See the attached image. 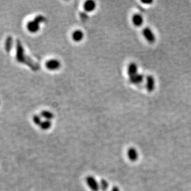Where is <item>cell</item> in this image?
<instances>
[{"mask_svg":"<svg viewBox=\"0 0 191 191\" xmlns=\"http://www.w3.org/2000/svg\"><path fill=\"white\" fill-rule=\"evenodd\" d=\"M146 89L149 92H152L155 88V78L152 76H148L146 79Z\"/></svg>","mask_w":191,"mask_h":191,"instance_id":"obj_6","label":"cell"},{"mask_svg":"<svg viewBox=\"0 0 191 191\" xmlns=\"http://www.w3.org/2000/svg\"><path fill=\"white\" fill-rule=\"evenodd\" d=\"M80 17L82 20L86 21L87 19L88 16H87V14H86V12L85 13H80Z\"/></svg>","mask_w":191,"mask_h":191,"instance_id":"obj_19","label":"cell"},{"mask_svg":"<svg viewBox=\"0 0 191 191\" xmlns=\"http://www.w3.org/2000/svg\"><path fill=\"white\" fill-rule=\"evenodd\" d=\"M138 66L137 64L135 63V62H131L129 64L127 68V73L129 77L134 76L135 74H137L138 72Z\"/></svg>","mask_w":191,"mask_h":191,"instance_id":"obj_12","label":"cell"},{"mask_svg":"<svg viewBox=\"0 0 191 191\" xmlns=\"http://www.w3.org/2000/svg\"><path fill=\"white\" fill-rule=\"evenodd\" d=\"M27 29L31 33H36L39 31L40 24L37 23L34 20L29 21L27 24Z\"/></svg>","mask_w":191,"mask_h":191,"instance_id":"obj_9","label":"cell"},{"mask_svg":"<svg viewBox=\"0 0 191 191\" xmlns=\"http://www.w3.org/2000/svg\"><path fill=\"white\" fill-rule=\"evenodd\" d=\"M143 3H144V4H151V3H152V1H142Z\"/></svg>","mask_w":191,"mask_h":191,"instance_id":"obj_21","label":"cell"},{"mask_svg":"<svg viewBox=\"0 0 191 191\" xmlns=\"http://www.w3.org/2000/svg\"><path fill=\"white\" fill-rule=\"evenodd\" d=\"M33 121H34V123L36 125H38V126H40V125L42 123V120H41V117H40L39 115H35L33 117Z\"/></svg>","mask_w":191,"mask_h":191,"instance_id":"obj_18","label":"cell"},{"mask_svg":"<svg viewBox=\"0 0 191 191\" xmlns=\"http://www.w3.org/2000/svg\"><path fill=\"white\" fill-rule=\"evenodd\" d=\"M142 33L146 41L150 43H153L155 42V35L151 29L149 27H145L143 29Z\"/></svg>","mask_w":191,"mask_h":191,"instance_id":"obj_3","label":"cell"},{"mask_svg":"<svg viewBox=\"0 0 191 191\" xmlns=\"http://www.w3.org/2000/svg\"><path fill=\"white\" fill-rule=\"evenodd\" d=\"M127 157L130 161L132 162L137 161L138 159V153L137 150L134 148L130 147L127 150Z\"/></svg>","mask_w":191,"mask_h":191,"instance_id":"obj_5","label":"cell"},{"mask_svg":"<svg viewBox=\"0 0 191 191\" xmlns=\"http://www.w3.org/2000/svg\"><path fill=\"white\" fill-rule=\"evenodd\" d=\"M45 67L50 71H56L61 67V63L58 60L52 59L46 62Z\"/></svg>","mask_w":191,"mask_h":191,"instance_id":"obj_4","label":"cell"},{"mask_svg":"<svg viewBox=\"0 0 191 191\" xmlns=\"http://www.w3.org/2000/svg\"><path fill=\"white\" fill-rule=\"evenodd\" d=\"M16 61L19 63H24L32 71H37L39 69V66L33 61L31 58L25 56L24 47L19 40H16Z\"/></svg>","mask_w":191,"mask_h":191,"instance_id":"obj_1","label":"cell"},{"mask_svg":"<svg viewBox=\"0 0 191 191\" xmlns=\"http://www.w3.org/2000/svg\"><path fill=\"white\" fill-rule=\"evenodd\" d=\"M13 45V39L11 36H8L5 40V48L7 53H9L12 50Z\"/></svg>","mask_w":191,"mask_h":191,"instance_id":"obj_13","label":"cell"},{"mask_svg":"<svg viewBox=\"0 0 191 191\" xmlns=\"http://www.w3.org/2000/svg\"><path fill=\"white\" fill-rule=\"evenodd\" d=\"M100 189L102 191L107 190L108 189V187H109V183L107 181H106V180L102 179L100 183Z\"/></svg>","mask_w":191,"mask_h":191,"instance_id":"obj_16","label":"cell"},{"mask_svg":"<svg viewBox=\"0 0 191 191\" xmlns=\"http://www.w3.org/2000/svg\"><path fill=\"white\" fill-rule=\"evenodd\" d=\"M45 20H46V19H45V17H44V16H42V15H38L37 16H36V17L34 18V21H35L36 23H38L39 24L44 23V22L45 21Z\"/></svg>","mask_w":191,"mask_h":191,"instance_id":"obj_17","label":"cell"},{"mask_svg":"<svg viewBox=\"0 0 191 191\" xmlns=\"http://www.w3.org/2000/svg\"><path fill=\"white\" fill-rule=\"evenodd\" d=\"M144 22L143 17L140 14H135L132 17V23L135 27H141Z\"/></svg>","mask_w":191,"mask_h":191,"instance_id":"obj_7","label":"cell"},{"mask_svg":"<svg viewBox=\"0 0 191 191\" xmlns=\"http://www.w3.org/2000/svg\"><path fill=\"white\" fill-rule=\"evenodd\" d=\"M40 115L43 118L46 119V120H49L52 119L54 117L53 114L49 111H42L40 113Z\"/></svg>","mask_w":191,"mask_h":191,"instance_id":"obj_14","label":"cell"},{"mask_svg":"<svg viewBox=\"0 0 191 191\" xmlns=\"http://www.w3.org/2000/svg\"><path fill=\"white\" fill-rule=\"evenodd\" d=\"M86 182L87 185L91 190L98 191L100 190V183L97 181V180L93 176H88L86 178Z\"/></svg>","mask_w":191,"mask_h":191,"instance_id":"obj_2","label":"cell"},{"mask_svg":"<svg viewBox=\"0 0 191 191\" xmlns=\"http://www.w3.org/2000/svg\"><path fill=\"white\" fill-rule=\"evenodd\" d=\"M51 126H52V123L49 120H45L42 121L41 124L40 125V127L42 130L49 129Z\"/></svg>","mask_w":191,"mask_h":191,"instance_id":"obj_15","label":"cell"},{"mask_svg":"<svg viewBox=\"0 0 191 191\" xmlns=\"http://www.w3.org/2000/svg\"><path fill=\"white\" fill-rule=\"evenodd\" d=\"M111 191H120L119 188L118 187H117V186H114L113 187V188L112 189V190Z\"/></svg>","mask_w":191,"mask_h":191,"instance_id":"obj_20","label":"cell"},{"mask_svg":"<svg viewBox=\"0 0 191 191\" xmlns=\"http://www.w3.org/2000/svg\"><path fill=\"white\" fill-rule=\"evenodd\" d=\"M83 8L86 13H91L94 11V9L96 8V4L94 1H87L84 3Z\"/></svg>","mask_w":191,"mask_h":191,"instance_id":"obj_10","label":"cell"},{"mask_svg":"<svg viewBox=\"0 0 191 191\" xmlns=\"http://www.w3.org/2000/svg\"><path fill=\"white\" fill-rule=\"evenodd\" d=\"M143 79H144V76L142 74H139V73L129 77V81L130 83L135 84V85L141 84L143 81Z\"/></svg>","mask_w":191,"mask_h":191,"instance_id":"obj_8","label":"cell"},{"mask_svg":"<svg viewBox=\"0 0 191 191\" xmlns=\"http://www.w3.org/2000/svg\"><path fill=\"white\" fill-rule=\"evenodd\" d=\"M84 33L82 31L76 30L73 32L72 38L75 42H80L84 38Z\"/></svg>","mask_w":191,"mask_h":191,"instance_id":"obj_11","label":"cell"}]
</instances>
